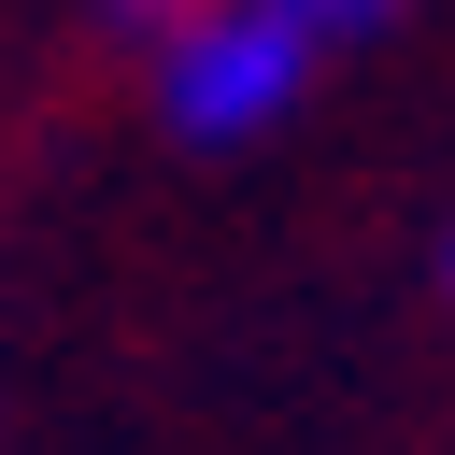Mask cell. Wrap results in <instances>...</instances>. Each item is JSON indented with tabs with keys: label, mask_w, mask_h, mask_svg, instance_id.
Returning a JSON list of instances; mask_svg holds the SVG:
<instances>
[{
	"label": "cell",
	"mask_w": 455,
	"mask_h": 455,
	"mask_svg": "<svg viewBox=\"0 0 455 455\" xmlns=\"http://www.w3.org/2000/svg\"><path fill=\"white\" fill-rule=\"evenodd\" d=\"M313 57H327V43H313L284 0H199V14L171 28V57H156V100H171L185 142H256V128L299 100Z\"/></svg>",
	"instance_id": "cell-1"
},
{
	"label": "cell",
	"mask_w": 455,
	"mask_h": 455,
	"mask_svg": "<svg viewBox=\"0 0 455 455\" xmlns=\"http://www.w3.org/2000/svg\"><path fill=\"white\" fill-rule=\"evenodd\" d=\"M284 14H299V28H313V43H355V28H384V14H398V0H284Z\"/></svg>",
	"instance_id": "cell-2"
},
{
	"label": "cell",
	"mask_w": 455,
	"mask_h": 455,
	"mask_svg": "<svg viewBox=\"0 0 455 455\" xmlns=\"http://www.w3.org/2000/svg\"><path fill=\"white\" fill-rule=\"evenodd\" d=\"M185 14H199V0H114V28H156V43H171Z\"/></svg>",
	"instance_id": "cell-3"
},
{
	"label": "cell",
	"mask_w": 455,
	"mask_h": 455,
	"mask_svg": "<svg viewBox=\"0 0 455 455\" xmlns=\"http://www.w3.org/2000/svg\"><path fill=\"white\" fill-rule=\"evenodd\" d=\"M441 284H455V242H441Z\"/></svg>",
	"instance_id": "cell-4"
}]
</instances>
